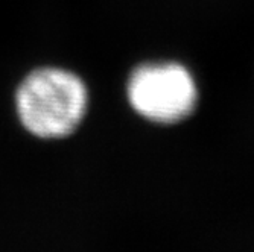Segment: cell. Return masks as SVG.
<instances>
[{
    "mask_svg": "<svg viewBox=\"0 0 254 252\" xmlns=\"http://www.w3.org/2000/svg\"><path fill=\"white\" fill-rule=\"evenodd\" d=\"M88 105L84 81L60 67H41L15 91V111L29 134L44 140L64 139L82 122Z\"/></svg>",
    "mask_w": 254,
    "mask_h": 252,
    "instance_id": "1",
    "label": "cell"
},
{
    "mask_svg": "<svg viewBox=\"0 0 254 252\" xmlns=\"http://www.w3.org/2000/svg\"><path fill=\"white\" fill-rule=\"evenodd\" d=\"M127 98L132 109L155 123H177L196 108L198 88L186 67L177 62L142 64L127 82Z\"/></svg>",
    "mask_w": 254,
    "mask_h": 252,
    "instance_id": "2",
    "label": "cell"
}]
</instances>
